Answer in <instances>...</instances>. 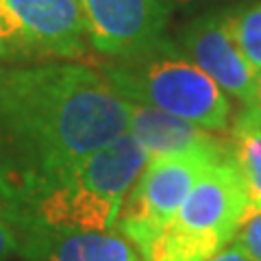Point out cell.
<instances>
[{"instance_id":"1","label":"cell","mask_w":261,"mask_h":261,"mask_svg":"<svg viewBox=\"0 0 261 261\" xmlns=\"http://www.w3.org/2000/svg\"><path fill=\"white\" fill-rule=\"evenodd\" d=\"M128 130V100L74 61L0 65V174L35 202Z\"/></svg>"},{"instance_id":"2","label":"cell","mask_w":261,"mask_h":261,"mask_svg":"<svg viewBox=\"0 0 261 261\" xmlns=\"http://www.w3.org/2000/svg\"><path fill=\"white\" fill-rule=\"evenodd\" d=\"M111 87L128 102L183 118L214 133L231 124L228 96L187 55L168 42L102 65Z\"/></svg>"},{"instance_id":"3","label":"cell","mask_w":261,"mask_h":261,"mask_svg":"<svg viewBox=\"0 0 261 261\" xmlns=\"http://www.w3.org/2000/svg\"><path fill=\"white\" fill-rule=\"evenodd\" d=\"M146 161L130 133L116 137L37 200L39 220L53 231H113Z\"/></svg>"},{"instance_id":"4","label":"cell","mask_w":261,"mask_h":261,"mask_svg":"<svg viewBox=\"0 0 261 261\" xmlns=\"http://www.w3.org/2000/svg\"><path fill=\"white\" fill-rule=\"evenodd\" d=\"M250 220L248 194L233 157L205 170L144 261H209Z\"/></svg>"},{"instance_id":"5","label":"cell","mask_w":261,"mask_h":261,"mask_svg":"<svg viewBox=\"0 0 261 261\" xmlns=\"http://www.w3.org/2000/svg\"><path fill=\"white\" fill-rule=\"evenodd\" d=\"M228 157L231 150H200L148 159L122 205L116 228L144 257L205 170Z\"/></svg>"},{"instance_id":"6","label":"cell","mask_w":261,"mask_h":261,"mask_svg":"<svg viewBox=\"0 0 261 261\" xmlns=\"http://www.w3.org/2000/svg\"><path fill=\"white\" fill-rule=\"evenodd\" d=\"M87 27L79 0H0V59L83 57Z\"/></svg>"},{"instance_id":"7","label":"cell","mask_w":261,"mask_h":261,"mask_svg":"<svg viewBox=\"0 0 261 261\" xmlns=\"http://www.w3.org/2000/svg\"><path fill=\"white\" fill-rule=\"evenodd\" d=\"M79 5L89 44L113 59L161 42L170 13L166 0H79Z\"/></svg>"},{"instance_id":"8","label":"cell","mask_w":261,"mask_h":261,"mask_svg":"<svg viewBox=\"0 0 261 261\" xmlns=\"http://www.w3.org/2000/svg\"><path fill=\"white\" fill-rule=\"evenodd\" d=\"M183 48L185 55L214 79L226 96L238 98L244 107L255 102L259 74L235 44L228 15H207L192 22L183 31Z\"/></svg>"},{"instance_id":"9","label":"cell","mask_w":261,"mask_h":261,"mask_svg":"<svg viewBox=\"0 0 261 261\" xmlns=\"http://www.w3.org/2000/svg\"><path fill=\"white\" fill-rule=\"evenodd\" d=\"M126 133H130L142 144L148 159L200 152V150H214V152L231 150V142H226L222 135H216L214 130H207L183 118H176L172 113L137 102H128Z\"/></svg>"},{"instance_id":"10","label":"cell","mask_w":261,"mask_h":261,"mask_svg":"<svg viewBox=\"0 0 261 261\" xmlns=\"http://www.w3.org/2000/svg\"><path fill=\"white\" fill-rule=\"evenodd\" d=\"M37 261H140L137 248L113 231H55Z\"/></svg>"},{"instance_id":"11","label":"cell","mask_w":261,"mask_h":261,"mask_svg":"<svg viewBox=\"0 0 261 261\" xmlns=\"http://www.w3.org/2000/svg\"><path fill=\"white\" fill-rule=\"evenodd\" d=\"M231 157L248 194L250 218L261 214V113L244 107L231 128Z\"/></svg>"},{"instance_id":"12","label":"cell","mask_w":261,"mask_h":261,"mask_svg":"<svg viewBox=\"0 0 261 261\" xmlns=\"http://www.w3.org/2000/svg\"><path fill=\"white\" fill-rule=\"evenodd\" d=\"M228 24L242 55L246 57L250 68L261 74V3L240 11L238 15H228Z\"/></svg>"},{"instance_id":"13","label":"cell","mask_w":261,"mask_h":261,"mask_svg":"<svg viewBox=\"0 0 261 261\" xmlns=\"http://www.w3.org/2000/svg\"><path fill=\"white\" fill-rule=\"evenodd\" d=\"M235 242L248 252L252 261H261V214L252 216L248 222L240 228Z\"/></svg>"},{"instance_id":"14","label":"cell","mask_w":261,"mask_h":261,"mask_svg":"<svg viewBox=\"0 0 261 261\" xmlns=\"http://www.w3.org/2000/svg\"><path fill=\"white\" fill-rule=\"evenodd\" d=\"M18 248H20L18 246V238L13 235L9 224L0 220V259H7L9 255H13Z\"/></svg>"},{"instance_id":"15","label":"cell","mask_w":261,"mask_h":261,"mask_svg":"<svg viewBox=\"0 0 261 261\" xmlns=\"http://www.w3.org/2000/svg\"><path fill=\"white\" fill-rule=\"evenodd\" d=\"M209 261H252V257L240 246L238 242L233 240L231 244H228V246H224L222 250L218 252V255H214Z\"/></svg>"},{"instance_id":"16","label":"cell","mask_w":261,"mask_h":261,"mask_svg":"<svg viewBox=\"0 0 261 261\" xmlns=\"http://www.w3.org/2000/svg\"><path fill=\"white\" fill-rule=\"evenodd\" d=\"M250 107H255V109L261 113V74H259V79H257V87H255V102H252Z\"/></svg>"},{"instance_id":"17","label":"cell","mask_w":261,"mask_h":261,"mask_svg":"<svg viewBox=\"0 0 261 261\" xmlns=\"http://www.w3.org/2000/svg\"><path fill=\"white\" fill-rule=\"evenodd\" d=\"M174 3H192V0H174Z\"/></svg>"},{"instance_id":"18","label":"cell","mask_w":261,"mask_h":261,"mask_svg":"<svg viewBox=\"0 0 261 261\" xmlns=\"http://www.w3.org/2000/svg\"><path fill=\"white\" fill-rule=\"evenodd\" d=\"M140 261H144V259H140Z\"/></svg>"}]
</instances>
